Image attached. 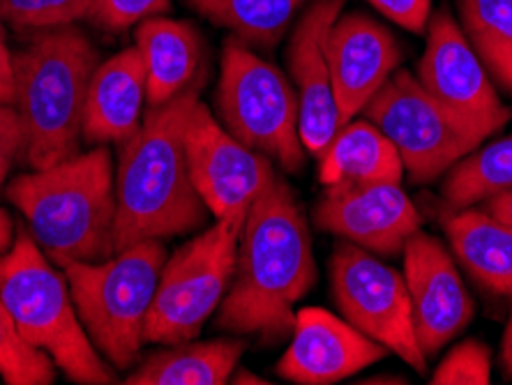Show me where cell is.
Instances as JSON below:
<instances>
[{
	"label": "cell",
	"mask_w": 512,
	"mask_h": 385,
	"mask_svg": "<svg viewBox=\"0 0 512 385\" xmlns=\"http://www.w3.org/2000/svg\"><path fill=\"white\" fill-rule=\"evenodd\" d=\"M314 224L376 256H397L423 222L402 183H342L326 187Z\"/></svg>",
	"instance_id": "14"
},
{
	"label": "cell",
	"mask_w": 512,
	"mask_h": 385,
	"mask_svg": "<svg viewBox=\"0 0 512 385\" xmlns=\"http://www.w3.org/2000/svg\"><path fill=\"white\" fill-rule=\"evenodd\" d=\"M450 249L473 282L501 298H512V226L485 208L450 210L443 220Z\"/></svg>",
	"instance_id": "20"
},
{
	"label": "cell",
	"mask_w": 512,
	"mask_h": 385,
	"mask_svg": "<svg viewBox=\"0 0 512 385\" xmlns=\"http://www.w3.org/2000/svg\"><path fill=\"white\" fill-rule=\"evenodd\" d=\"M344 10V0H314L293 28L286 65L298 100L300 139L307 153L319 157L342 127L326 54V35Z\"/></svg>",
	"instance_id": "15"
},
{
	"label": "cell",
	"mask_w": 512,
	"mask_h": 385,
	"mask_svg": "<svg viewBox=\"0 0 512 385\" xmlns=\"http://www.w3.org/2000/svg\"><path fill=\"white\" fill-rule=\"evenodd\" d=\"M473 47H512V0H457Z\"/></svg>",
	"instance_id": "27"
},
{
	"label": "cell",
	"mask_w": 512,
	"mask_h": 385,
	"mask_svg": "<svg viewBox=\"0 0 512 385\" xmlns=\"http://www.w3.org/2000/svg\"><path fill=\"white\" fill-rule=\"evenodd\" d=\"M250 47H275L307 0H185Z\"/></svg>",
	"instance_id": "24"
},
{
	"label": "cell",
	"mask_w": 512,
	"mask_h": 385,
	"mask_svg": "<svg viewBox=\"0 0 512 385\" xmlns=\"http://www.w3.org/2000/svg\"><path fill=\"white\" fill-rule=\"evenodd\" d=\"M0 298L21 337L54 360L67 379L81 385L116 383V369L102 358L74 307L65 273L19 229L12 247L0 254Z\"/></svg>",
	"instance_id": "5"
},
{
	"label": "cell",
	"mask_w": 512,
	"mask_h": 385,
	"mask_svg": "<svg viewBox=\"0 0 512 385\" xmlns=\"http://www.w3.org/2000/svg\"><path fill=\"white\" fill-rule=\"evenodd\" d=\"M432 385H487L492 383V349L480 339H464L446 353L434 369Z\"/></svg>",
	"instance_id": "28"
},
{
	"label": "cell",
	"mask_w": 512,
	"mask_h": 385,
	"mask_svg": "<svg viewBox=\"0 0 512 385\" xmlns=\"http://www.w3.org/2000/svg\"><path fill=\"white\" fill-rule=\"evenodd\" d=\"M326 54L342 125L363 113L402 63L390 30L363 12H344L326 35Z\"/></svg>",
	"instance_id": "17"
},
{
	"label": "cell",
	"mask_w": 512,
	"mask_h": 385,
	"mask_svg": "<svg viewBox=\"0 0 512 385\" xmlns=\"http://www.w3.org/2000/svg\"><path fill=\"white\" fill-rule=\"evenodd\" d=\"M367 3L409 33H425L432 19V0H367Z\"/></svg>",
	"instance_id": "31"
},
{
	"label": "cell",
	"mask_w": 512,
	"mask_h": 385,
	"mask_svg": "<svg viewBox=\"0 0 512 385\" xmlns=\"http://www.w3.org/2000/svg\"><path fill=\"white\" fill-rule=\"evenodd\" d=\"M134 40L146 65L148 107H160L197 86L203 49L192 24L162 14L141 21Z\"/></svg>",
	"instance_id": "19"
},
{
	"label": "cell",
	"mask_w": 512,
	"mask_h": 385,
	"mask_svg": "<svg viewBox=\"0 0 512 385\" xmlns=\"http://www.w3.org/2000/svg\"><path fill=\"white\" fill-rule=\"evenodd\" d=\"M330 291L342 319L386 346L388 353H395L418 374L427 372L404 275L386 266L370 249L342 240L330 259Z\"/></svg>",
	"instance_id": "10"
},
{
	"label": "cell",
	"mask_w": 512,
	"mask_h": 385,
	"mask_svg": "<svg viewBox=\"0 0 512 385\" xmlns=\"http://www.w3.org/2000/svg\"><path fill=\"white\" fill-rule=\"evenodd\" d=\"M93 0H0L5 24L21 30H51L90 19Z\"/></svg>",
	"instance_id": "26"
},
{
	"label": "cell",
	"mask_w": 512,
	"mask_h": 385,
	"mask_svg": "<svg viewBox=\"0 0 512 385\" xmlns=\"http://www.w3.org/2000/svg\"><path fill=\"white\" fill-rule=\"evenodd\" d=\"M316 282L310 226L296 192L275 173L240 231L236 273L217 309L215 326L229 335L289 337L296 307Z\"/></svg>",
	"instance_id": "1"
},
{
	"label": "cell",
	"mask_w": 512,
	"mask_h": 385,
	"mask_svg": "<svg viewBox=\"0 0 512 385\" xmlns=\"http://www.w3.org/2000/svg\"><path fill=\"white\" fill-rule=\"evenodd\" d=\"M199 86L148 107L134 137L120 143L116 169V252L139 240H169L206 226L210 210L192 183L185 127Z\"/></svg>",
	"instance_id": "2"
},
{
	"label": "cell",
	"mask_w": 512,
	"mask_h": 385,
	"mask_svg": "<svg viewBox=\"0 0 512 385\" xmlns=\"http://www.w3.org/2000/svg\"><path fill=\"white\" fill-rule=\"evenodd\" d=\"M478 51L487 72L512 90V47H473Z\"/></svg>",
	"instance_id": "32"
},
{
	"label": "cell",
	"mask_w": 512,
	"mask_h": 385,
	"mask_svg": "<svg viewBox=\"0 0 512 385\" xmlns=\"http://www.w3.org/2000/svg\"><path fill=\"white\" fill-rule=\"evenodd\" d=\"M388 356L386 346L321 307L296 312L291 344L277 374L298 385H333Z\"/></svg>",
	"instance_id": "16"
},
{
	"label": "cell",
	"mask_w": 512,
	"mask_h": 385,
	"mask_svg": "<svg viewBox=\"0 0 512 385\" xmlns=\"http://www.w3.org/2000/svg\"><path fill=\"white\" fill-rule=\"evenodd\" d=\"M404 282L420 349L432 358L469 326L476 314L473 298L450 249L425 231L406 240Z\"/></svg>",
	"instance_id": "13"
},
{
	"label": "cell",
	"mask_w": 512,
	"mask_h": 385,
	"mask_svg": "<svg viewBox=\"0 0 512 385\" xmlns=\"http://www.w3.org/2000/svg\"><path fill=\"white\" fill-rule=\"evenodd\" d=\"M323 185L402 183L404 166L397 148L367 118L344 123L328 148L316 157Z\"/></svg>",
	"instance_id": "22"
},
{
	"label": "cell",
	"mask_w": 512,
	"mask_h": 385,
	"mask_svg": "<svg viewBox=\"0 0 512 385\" xmlns=\"http://www.w3.org/2000/svg\"><path fill=\"white\" fill-rule=\"evenodd\" d=\"M0 104L14 107V54L5 42V30H0Z\"/></svg>",
	"instance_id": "33"
},
{
	"label": "cell",
	"mask_w": 512,
	"mask_h": 385,
	"mask_svg": "<svg viewBox=\"0 0 512 385\" xmlns=\"http://www.w3.org/2000/svg\"><path fill=\"white\" fill-rule=\"evenodd\" d=\"M243 222L240 217L215 220L167 256L146 323L148 344H178L199 337L220 309L236 273Z\"/></svg>",
	"instance_id": "8"
},
{
	"label": "cell",
	"mask_w": 512,
	"mask_h": 385,
	"mask_svg": "<svg viewBox=\"0 0 512 385\" xmlns=\"http://www.w3.org/2000/svg\"><path fill=\"white\" fill-rule=\"evenodd\" d=\"M100 63V51L74 26L40 30L14 54V109L33 169L79 153L88 86Z\"/></svg>",
	"instance_id": "4"
},
{
	"label": "cell",
	"mask_w": 512,
	"mask_h": 385,
	"mask_svg": "<svg viewBox=\"0 0 512 385\" xmlns=\"http://www.w3.org/2000/svg\"><path fill=\"white\" fill-rule=\"evenodd\" d=\"M19 157H26L24 125L12 104H0V187L10 178Z\"/></svg>",
	"instance_id": "30"
},
{
	"label": "cell",
	"mask_w": 512,
	"mask_h": 385,
	"mask_svg": "<svg viewBox=\"0 0 512 385\" xmlns=\"http://www.w3.org/2000/svg\"><path fill=\"white\" fill-rule=\"evenodd\" d=\"M146 65L137 47L102 60L90 79L84 107V139L95 146L123 143L146 116Z\"/></svg>",
	"instance_id": "18"
},
{
	"label": "cell",
	"mask_w": 512,
	"mask_h": 385,
	"mask_svg": "<svg viewBox=\"0 0 512 385\" xmlns=\"http://www.w3.org/2000/svg\"><path fill=\"white\" fill-rule=\"evenodd\" d=\"M3 24H5V21H3V14H0V30H3Z\"/></svg>",
	"instance_id": "38"
},
{
	"label": "cell",
	"mask_w": 512,
	"mask_h": 385,
	"mask_svg": "<svg viewBox=\"0 0 512 385\" xmlns=\"http://www.w3.org/2000/svg\"><path fill=\"white\" fill-rule=\"evenodd\" d=\"M363 116L397 148L413 183H432L446 176L483 143L436 102L409 70H397L363 109Z\"/></svg>",
	"instance_id": "9"
},
{
	"label": "cell",
	"mask_w": 512,
	"mask_h": 385,
	"mask_svg": "<svg viewBox=\"0 0 512 385\" xmlns=\"http://www.w3.org/2000/svg\"><path fill=\"white\" fill-rule=\"evenodd\" d=\"M167 12H171V0H93L90 19L111 33H123Z\"/></svg>",
	"instance_id": "29"
},
{
	"label": "cell",
	"mask_w": 512,
	"mask_h": 385,
	"mask_svg": "<svg viewBox=\"0 0 512 385\" xmlns=\"http://www.w3.org/2000/svg\"><path fill=\"white\" fill-rule=\"evenodd\" d=\"M0 379L7 385H51L58 379L54 360L21 337L3 298H0Z\"/></svg>",
	"instance_id": "25"
},
{
	"label": "cell",
	"mask_w": 512,
	"mask_h": 385,
	"mask_svg": "<svg viewBox=\"0 0 512 385\" xmlns=\"http://www.w3.org/2000/svg\"><path fill=\"white\" fill-rule=\"evenodd\" d=\"M215 100L222 125L240 143L284 171L303 169L305 146L293 86L280 67L254 54L250 44L236 35L224 42Z\"/></svg>",
	"instance_id": "7"
},
{
	"label": "cell",
	"mask_w": 512,
	"mask_h": 385,
	"mask_svg": "<svg viewBox=\"0 0 512 385\" xmlns=\"http://www.w3.org/2000/svg\"><path fill=\"white\" fill-rule=\"evenodd\" d=\"M5 194L54 266L116 254V171L107 146L21 173Z\"/></svg>",
	"instance_id": "3"
},
{
	"label": "cell",
	"mask_w": 512,
	"mask_h": 385,
	"mask_svg": "<svg viewBox=\"0 0 512 385\" xmlns=\"http://www.w3.org/2000/svg\"><path fill=\"white\" fill-rule=\"evenodd\" d=\"M425 33L416 79L478 139L494 137L508 125L512 111L496 95L487 67L464 28L448 10H441L432 14Z\"/></svg>",
	"instance_id": "11"
},
{
	"label": "cell",
	"mask_w": 512,
	"mask_h": 385,
	"mask_svg": "<svg viewBox=\"0 0 512 385\" xmlns=\"http://www.w3.org/2000/svg\"><path fill=\"white\" fill-rule=\"evenodd\" d=\"M231 383H240V385H268L270 381H266L263 379V376H259V374H252V372H247V369H240V367H236V372L231 374Z\"/></svg>",
	"instance_id": "37"
},
{
	"label": "cell",
	"mask_w": 512,
	"mask_h": 385,
	"mask_svg": "<svg viewBox=\"0 0 512 385\" xmlns=\"http://www.w3.org/2000/svg\"><path fill=\"white\" fill-rule=\"evenodd\" d=\"M238 335L220 339H187L150 353L127 374V385H224L231 381L245 353Z\"/></svg>",
	"instance_id": "21"
},
{
	"label": "cell",
	"mask_w": 512,
	"mask_h": 385,
	"mask_svg": "<svg viewBox=\"0 0 512 385\" xmlns=\"http://www.w3.org/2000/svg\"><path fill=\"white\" fill-rule=\"evenodd\" d=\"M501 369L506 374V379L512 381V309L506 323V332L501 339Z\"/></svg>",
	"instance_id": "35"
},
{
	"label": "cell",
	"mask_w": 512,
	"mask_h": 385,
	"mask_svg": "<svg viewBox=\"0 0 512 385\" xmlns=\"http://www.w3.org/2000/svg\"><path fill=\"white\" fill-rule=\"evenodd\" d=\"M14 243V222L7 210L0 208V254L7 252Z\"/></svg>",
	"instance_id": "36"
},
{
	"label": "cell",
	"mask_w": 512,
	"mask_h": 385,
	"mask_svg": "<svg viewBox=\"0 0 512 385\" xmlns=\"http://www.w3.org/2000/svg\"><path fill=\"white\" fill-rule=\"evenodd\" d=\"M167 256L164 240H139L109 259L63 268L90 342L116 372H127L139 362Z\"/></svg>",
	"instance_id": "6"
},
{
	"label": "cell",
	"mask_w": 512,
	"mask_h": 385,
	"mask_svg": "<svg viewBox=\"0 0 512 385\" xmlns=\"http://www.w3.org/2000/svg\"><path fill=\"white\" fill-rule=\"evenodd\" d=\"M185 153L192 183L215 220H245L256 196L275 178L273 160L229 134L201 100L187 120Z\"/></svg>",
	"instance_id": "12"
},
{
	"label": "cell",
	"mask_w": 512,
	"mask_h": 385,
	"mask_svg": "<svg viewBox=\"0 0 512 385\" xmlns=\"http://www.w3.org/2000/svg\"><path fill=\"white\" fill-rule=\"evenodd\" d=\"M485 210L489 215H494L496 220H501L508 226H512V190L494 196V199H489L485 203Z\"/></svg>",
	"instance_id": "34"
},
{
	"label": "cell",
	"mask_w": 512,
	"mask_h": 385,
	"mask_svg": "<svg viewBox=\"0 0 512 385\" xmlns=\"http://www.w3.org/2000/svg\"><path fill=\"white\" fill-rule=\"evenodd\" d=\"M512 190V134L471 150L443 180V199L450 210L476 208Z\"/></svg>",
	"instance_id": "23"
}]
</instances>
